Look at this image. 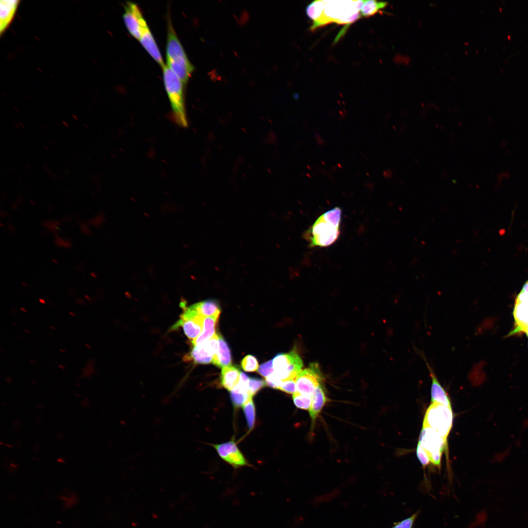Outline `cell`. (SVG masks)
Wrapping results in <instances>:
<instances>
[{
    "label": "cell",
    "mask_w": 528,
    "mask_h": 528,
    "mask_svg": "<svg viewBox=\"0 0 528 528\" xmlns=\"http://www.w3.org/2000/svg\"><path fill=\"white\" fill-rule=\"evenodd\" d=\"M188 357L196 363L207 364L212 362L213 354L206 342L200 345L194 346Z\"/></svg>",
    "instance_id": "cell-21"
},
{
    "label": "cell",
    "mask_w": 528,
    "mask_h": 528,
    "mask_svg": "<svg viewBox=\"0 0 528 528\" xmlns=\"http://www.w3.org/2000/svg\"><path fill=\"white\" fill-rule=\"evenodd\" d=\"M324 379L320 367L316 363H311L302 370L296 378L297 392L312 396L316 388Z\"/></svg>",
    "instance_id": "cell-9"
},
{
    "label": "cell",
    "mask_w": 528,
    "mask_h": 528,
    "mask_svg": "<svg viewBox=\"0 0 528 528\" xmlns=\"http://www.w3.org/2000/svg\"><path fill=\"white\" fill-rule=\"evenodd\" d=\"M20 0H2L0 1V34L2 35L13 20Z\"/></svg>",
    "instance_id": "cell-16"
},
{
    "label": "cell",
    "mask_w": 528,
    "mask_h": 528,
    "mask_svg": "<svg viewBox=\"0 0 528 528\" xmlns=\"http://www.w3.org/2000/svg\"><path fill=\"white\" fill-rule=\"evenodd\" d=\"M59 367H60V368H61V369H66L65 367H64V366H61V365H59Z\"/></svg>",
    "instance_id": "cell-45"
},
{
    "label": "cell",
    "mask_w": 528,
    "mask_h": 528,
    "mask_svg": "<svg viewBox=\"0 0 528 528\" xmlns=\"http://www.w3.org/2000/svg\"><path fill=\"white\" fill-rule=\"evenodd\" d=\"M241 366L246 372H254L257 370L259 364L257 358L254 356L247 355L242 359Z\"/></svg>",
    "instance_id": "cell-26"
},
{
    "label": "cell",
    "mask_w": 528,
    "mask_h": 528,
    "mask_svg": "<svg viewBox=\"0 0 528 528\" xmlns=\"http://www.w3.org/2000/svg\"><path fill=\"white\" fill-rule=\"evenodd\" d=\"M219 334V347L218 352L213 358L212 363L220 368L230 366L231 363V354L228 344L222 336Z\"/></svg>",
    "instance_id": "cell-19"
},
{
    "label": "cell",
    "mask_w": 528,
    "mask_h": 528,
    "mask_svg": "<svg viewBox=\"0 0 528 528\" xmlns=\"http://www.w3.org/2000/svg\"><path fill=\"white\" fill-rule=\"evenodd\" d=\"M182 306L184 312L172 329L181 326L186 336L192 342L201 333L205 317L198 313L193 305L188 308H186L184 304Z\"/></svg>",
    "instance_id": "cell-8"
},
{
    "label": "cell",
    "mask_w": 528,
    "mask_h": 528,
    "mask_svg": "<svg viewBox=\"0 0 528 528\" xmlns=\"http://www.w3.org/2000/svg\"><path fill=\"white\" fill-rule=\"evenodd\" d=\"M24 331L27 332V333H29V331H28V330H24Z\"/></svg>",
    "instance_id": "cell-51"
},
{
    "label": "cell",
    "mask_w": 528,
    "mask_h": 528,
    "mask_svg": "<svg viewBox=\"0 0 528 528\" xmlns=\"http://www.w3.org/2000/svg\"><path fill=\"white\" fill-rule=\"evenodd\" d=\"M241 372L235 366H228L222 368L221 372V383L229 391H232L239 383Z\"/></svg>",
    "instance_id": "cell-20"
},
{
    "label": "cell",
    "mask_w": 528,
    "mask_h": 528,
    "mask_svg": "<svg viewBox=\"0 0 528 528\" xmlns=\"http://www.w3.org/2000/svg\"><path fill=\"white\" fill-rule=\"evenodd\" d=\"M429 371L431 379V403L444 405L451 408V401L448 394L438 379L434 370L426 360L425 355L421 354Z\"/></svg>",
    "instance_id": "cell-13"
},
{
    "label": "cell",
    "mask_w": 528,
    "mask_h": 528,
    "mask_svg": "<svg viewBox=\"0 0 528 528\" xmlns=\"http://www.w3.org/2000/svg\"><path fill=\"white\" fill-rule=\"evenodd\" d=\"M20 309L21 310H22V311H23L24 312H26L27 311V310L23 308H21Z\"/></svg>",
    "instance_id": "cell-42"
},
{
    "label": "cell",
    "mask_w": 528,
    "mask_h": 528,
    "mask_svg": "<svg viewBox=\"0 0 528 528\" xmlns=\"http://www.w3.org/2000/svg\"><path fill=\"white\" fill-rule=\"evenodd\" d=\"M510 451V449L508 448L503 452L497 453L495 455L494 459L497 462H501L509 455Z\"/></svg>",
    "instance_id": "cell-32"
},
{
    "label": "cell",
    "mask_w": 528,
    "mask_h": 528,
    "mask_svg": "<svg viewBox=\"0 0 528 528\" xmlns=\"http://www.w3.org/2000/svg\"><path fill=\"white\" fill-rule=\"evenodd\" d=\"M272 360H269L262 364L258 370V373L265 378L274 373Z\"/></svg>",
    "instance_id": "cell-31"
},
{
    "label": "cell",
    "mask_w": 528,
    "mask_h": 528,
    "mask_svg": "<svg viewBox=\"0 0 528 528\" xmlns=\"http://www.w3.org/2000/svg\"><path fill=\"white\" fill-rule=\"evenodd\" d=\"M247 424L249 429L254 425L255 420V407L252 397H250L242 406Z\"/></svg>",
    "instance_id": "cell-24"
},
{
    "label": "cell",
    "mask_w": 528,
    "mask_h": 528,
    "mask_svg": "<svg viewBox=\"0 0 528 528\" xmlns=\"http://www.w3.org/2000/svg\"><path fill=\"white\" fill-rule=\"evenodd\" d=\"M60 351H61V352H64V353H65V352H66L65 351H64V350H62L61 349H60Z\"/></svg>",
    "instance_id": "cell-49"
},
{
    "label": "cell",
    "mask_w": 528,
    "mask_h": 528,
    "mask_svg": "<svg viewBox=\"0 0 528 528\" xmlns=\"http://www.w3.org/2000/svg\"><path fill=\"white\" fill-rule=\"evenodd\" d=\"M522 441L520 440H518L515 442V445L517 447H520L521 446Z\"/></svg>",
    "instance_id": "cell-38"
},
{
    "label": "cell",
    "mask_w": 528,
    "mask_h": 528,
    "mask_svg": "<svg viewBox=\"0 0 528 528\" xmlns=\"http://www.w3.org/2000/svg\"><path fill=\"white\" fill-rule=\"evenodd\" d=\"M388 3L384 1L363 0L360 10V16L364 17L373 16L386 7Z\"/></svg>",
    "instance_id": "cell-23"
},
{
    "label": "cell",
    "mask_w": 528,
    "mask_h": 528,
    "mask_svg": "<svg viewBox=\"0 0 528 528\" xmlns=\"http://www.w3.org/2000/svg\"><path fill=\"white\" fill-rule=\"evenodd\" d=\"M265 382L261 379L255 377H249L248 382V391L251 396H254L259 390L265 386Z\"/></svg>",
    "instance_id": "cell-27"
},
{
    "label": "cell",
    "mask_w": 528,
    "mask_h": 528,
    "mask_svg": "<svg viewBox=\"0 0 528 528\" xmlns=\"http://www.w3.org/2000/svg\"><path fill=\"white\" fill-rule=\"evenodd\" d=\"M52 261H53V262L54 263H56V264H57V261H56V260H54V259H52Z\"/></svg>",
    "instance_id": "cell-47"
},
{
    "label": "cell",
    "mask_w": 528,
    "mask_h": 528,
    "mask_svg": "<svg viewBox=\"0 0 528 528\" xmlns=\"http://www.w3.org/2000/svg\"><path fill=\"white\" fill-rule=\"evenodd\" d=\"M212 445L220 457L234 468L247 464L244 456L233 440Z\"/></svg>",
    "instance_id": "cell-11"
},
{
    "label": "cell",
    "mask_w": 528,
    "mask_h": 528,
    "mask_svg": "<svg viewBox=\"0 0 528 528\" xmlns=\"http://www.w3.org/2000/svg\"><path fill=\"white\" fill-rule=\"evenodd\" d=\"M294 405L298 408L308 410L311 404V396L302 394L296 392L292 395Z\"/></svg>",
    "instance_id": "cell-25"
},
{
    "label": "cell",
    "mask_w": 528,
    "mask_h": 528,
    "mask_svg": "<svg viewBox=\"0 0 528 528\" xmlns=\"http://www.w3.org/2000/svg\"><path fill=\"white\" fill-rule=\"evenodd\" d=\"M90 275H91L92 276L94 277H96V275H95V273H93V272L91 273H90Z\"/></svg>",
    "instance_id": "cell-43"
},
{
    "label": "cell",
    "mask_w": 528,
    "mask_h": 528,
    "mask_svg": "<svg viewBox=\"0 0 528 528\" xmlns=\"http://www.w3.org/2000/svg\"><path fill=\"white\" fill-rule=\"evenodd\" d=\"M363 0H315L307 7V16L313 21V30L331 22L347 26L361 18Z\"/></svg>",
    "instance_id": "cell-1"
},
{
    "label": "cell",
    "mask_w": 528,
    "mask_h": 528,
    "mask_svg": "<svg viewBox=\"0 0 528 528\" xmlns=\"http://www.w3.org/2000/svg\"><path fill=\"white\" fill-rule=\"evenodd\" d=\"M524 332L526 334L527 336L528 337V326L526 328V329H525V330L524 331Z\"/></svg>",
    "instance_id": "cell-41"
},
{
    "label": "cell",
    "mask_w": 528,
    "mask_h": 528,
    "mask_svg": "<svg viewBox=\"0 0 528 528\" xmlns=\"http://www.w3.org/2000/svg\"><path fill=\"white\" fill-rule=\"evenodd\" d=\"M272 362L274 373L281 381L296 379L303 366L301 358L294 350L278 354Z\"/></svg>",
    "instance_id": "cell-6"
},
{
    "label": "cell",
    "mask_w": 528,
    "mask_h": 528,
    "mask_svg": "<svg viewBox=\"0 0 528 528\" xmlns=\"http://www.w3.org/2000/svg\"><path fill=\"white\" fill-rule=\"evenodd\" d=\"M515 327L509 336L524 332L528 326V293L521 291L516 298L513 310Z\"/></svg>",
    "instance_id": "cell-10"
},
{
    "label": "cell",
    "mask_w": 528,
    "mask_h": 528,
    "mask_svg": "<svg viewBox=\"0 0 528 528\" xmlns=\"http://www.w3.org/2000/svg\"><path fill=\"white\" fill-rule=\"evenodd\" d=\"M79 225L81 228V231L83 234L90 235V230L88 226L85 223L80 222L79 223Z\"/></svg>",
    "instance_id": "cell-35"
},
{
    "label": "cell",
    "mask_w": 528,
    "mask_h": 528,
    "mask_svg": "<svg viewBox=\"0 0 528 528\" xmlns=\"http://www.w3.org/2000/svg\"><path fill=\"white\" fill-rule=\"evenodd\" d=\"M39 301H40V303H42L43 304H44L45 303V300L43 298H40L39 299Z\"/></svg>",
    "instance_id": "cell-40"
},
{
    "label": "cell",
    "mask_w": 528,
    "mask_h": 528,
    "mask_svg": "<svg viewBox=\"0 0 528 528\" xmlns=\"http://www.w3.org/2000/svg\"><path fill=\"white\" fill-rule=\"evenodd\" d=\"M193 305L203 317L211 316L220 313L219 304L215 300H207Z\"/></svg>",
    "instance_id": "cell-22"
},
{
    "label": "cell",
    "mask_w": 528,
    "mask_h": 528,
    "mask_svg": "<svg viewBox=\"0 0 528 528\" xmlns=\"http://www.w3.org/2000/svg\"><path fill=\"white\" fill-rule=\"evenodd\" d=\"M522 427L524 429L528 428V417L525 418L523 421Z\"/></svg>",
    "instance_id": "cell-37"
},
{
    "label": "cell",
    "mask_w": 528,
    "mask_h": 528,
    "mask_svg": "<svg viewBox=\"0 0 528 528\" xmlns=\"http://www.w3.org/2000/svg\"><path fill=\"white\" fill-rule=\"evenodd\" d=\"M43 224L50 231L55 232L58 229L59 222L57 220L46 221Z\"/></svg>",
    "instance_id": "cell-33"
},
{
    "label": "cell",
    "mask_w": 528,
    "mask_h": 528,
    "mask_svg": "<svg viewBox=\"0 0 528 528\" xmlns=\"http://www.w3.org/2000/svg\"><path fill=\"white\" fill-rule=\"evenodd\" d=\"M85 298H87V299L88 300H90V297H89V296H88V295H85Z\"/></svg>",
    "instance_id": "cell-46"
},
{
    "label": "cell",
    "mask_w": 528,
    "mask_h": 528,
    "mask_svg": "<svg viewBox=\"0 0 528 528\" xmlns=\"http://www.w3.org/2000/svg\"><path fill=\"white\" fill-rule=\"evenodd\" d=\"M76 302L78 304H83L85 303L84 301L81 299H77Z\"/></svg>",
    "instance_id": "cell-39"
},
{
    "label": "cell",
    "mask_w": 528,
    "mask_h": 528,
    "mask_svg": "<svg viewBox=\"0 0 528 528\" xmlns=\"http://www.w3.org/2000/svg\"><path fill=\"white\" fill-rule=\"evenodd\" d=\"M123 17L127 28L130 33L136 39L140 37V21L143 15L138 6L134 3L128 1L124 7Z\"/></svg>",
    "instance_id": "cell-12"
},
{
    "label": "cell",
    "mask_w": 528,
    "mask_h": 528,
    "mask_svg": "<svg viewBox=\"0 0 528 528\" xmlns=\"http://www.w3.org/2000/svg\"><path fill=\"white\" fill-rule=\"evenodd\" d=\"M220 314L204 318L201 333L192 342L194 346L200 345L213 337L216 333V327L218 323Z\"/></svg>",
    "instance_id": "cell-18"
},
{
    "label": "cell",
    "mask_w": 528,
    "mask_h": 528,
    "mask_svg": "<svg viewBox=\"0 0 528 528\" xmlns=\"http://www.w3.org/2000/svg\"><path fill=\"white\" fill-rule=\"evenodd\" d=\"M164 84L172 109L173 119L178 125L186 127L183 86L181 81L166 66L163 68Z\"/></svg>",
    "instance_id": "cell-4"
},
{
    "label": "cell",
    "mask_w": 528,
    "mask_h": 528,
    "mask_svg": "<svg viewBox=\"0 0 528 528\" xmlns=\"http://www.w3.org/2000/svg\"><path fill=\"white\" fill-rule=\"evenodd\" d=\"M22 285H23V286H27V285H26V284H25L24 283H23V282H22Z\"/></svg>",
    "instance_id": "cell-48"
},
{
    "label": "cell",
    "mask_w": 528,
    "mask_h": 528,
    "mask_svg": "<svg viewBox=\"0 0 528 528\" xmlns=\"http://www.w3.org/2000/svg\"><path fill=\"white\" fill-rule=\"evenodd\" d=\"M55 240L54 241L56 245L59 247H64L65 248H69L71 246L70 242L66 240H64L61 238L57 236H55Z\"/></svg>",
    "instance_id": "cell-34"
},
{
    "label": "cell",
    "mask_w": 528,
    "mask_h": 528,
    "mask_svg": "<svg viewBox=\"0 0 528 528\" xmlns=\"http://www.w3.org/2000/svg\"><path fill=\"white\" fill-rule=\"evenodd\" d=\"M167 66L186 84L194 70L171 22H169L166 45Z\"/></svg>",
    "instance_id": "cell-3"
},
{
    "label": "cell",
    "mask_w": 528,
    "mask_h": 528,
    "mask_svg": "<svg viewBox=\"0 0 528 528\" xmlns=\"http://www.w3.org/2000/svg\"><path fill=\"white\" fill-rule=\"evenodd\" d=\"M418 443L428 453L430 463L437 467L440 466L442 454L446 447V440L434 429L427 426H422Z\"/></svg>",
    "instance_id": "cell-7"
},
{
    "label": "cell",
    "mask_w": 528,
    "mask_h": 528,
    "mask_svg": "<svg viewBox=\"0 0 528 528\" xmlns=\"http://www.w3.org/2000/svg\"><path fill=\"white\" fill-rule=\"evenodd\" d=\"M86 346L87 347H88V348H90V347L89 346H88V344H86Z\"/></svg>",
    "instance_id": "cell-50"
},
{
    "label": "cell",
    "mask_w": 528,
    "mask_h": 528,
    "mask_svg": "<svg viewBox=\"0 0 528 528\" xmlns=\"http://www.w3.org/2000/svg\"><path fill=\"white\" fill-rule=\"evenodd\" d=\"M69 314L70 315H71L72 316H75V314L74 313H73V312H69Z\"/></svg>",
    "instance_id": "cell-44"
},
{
    "label": "cell",
    "mask_w": 528,
    "mask_h": 528,
    "mask_svg": "<svg viewBox=\"0 0 528 528\" xmlns=\"http://www.w3.org/2000/svg\"><path fill=\"white\" fill-rule=\"evenodd\" d=\"M416 454L419 462L423 466H426L430 463V460L428 453L418 443V444L416 448Z\"/></svg>",
    "instance_id": "cell-30"
},
{
    "label": "cell",
    "mask_w": 528,
    "mask_h": 528,
    "mask_svg": "<svg viewBox=\"0 0 528 528\" xmlns=\"http://www.w3.org/2000/svg\"><path fill=\"white\" fill-rule=\"evenodd\" d=\"M341 213L340 208L336 207L317 219L304 234L309 246L327 247L336 241L340 233Z\"/></svg>",
    "instance_id": "cell-2"
},
{
    "label": "cell",
    "mask_w": 528,
    "mask_h": 528,
    "mask_svg": "<svg viewBox=\"0 0 528 528\" xmlns=\"http://www.w3.org/2000/svg\"><path fill=\"white\" fill-rule=\"evenodd\" d=\"M278 389L286 393L293 395L297 392L296 379L283 381Z\"/></svg>",
    "instance_id": "cell-29"
},
{
    "label": "cell",
    "mask_w": 528,
    "mask_h": 528,
    "mask_svg": "<svg viewBox=\"0 0 528 528\" xmlns=\"http://www.w3.org/2000/svg\"><path fill=\"white\" fill-rule=\"evenodd\" d=\"M419 513L418 511L410 517L395 523L392 528H412Z\"/></svg>",
    "instance_id": "cell-28"
},
{
    "label": "cell",
    "mask_w": 528,
    "mask_h": 528,
    "mask_svg": "<svg viewBox=\"0 0 528 528\" xmlns=\"http://www.w3.org/2000/svg\"><path fill=\"white\" fill-rule=\"evenodd\" d=\"M521 291L528 293V280L523 285Z\"/></svg>",
    "instance_id": "cell-36"
},
{
    "label": "cell",
    "mask_w": 528,
    "mask_h": 528,
    "mask_svg": "<svg viewBox=\"0 0 528 528\" xmlns=\"http://www.w3.org/2000/svg\"><path fill=\"white\" fill-rule=\"evenodd\" d=\"M453 414L451 408L431 403L426 410L422 426H428L447 440L453 425Z\"/></svg>",
    "instance_id": "cell-5"
},
{
    "label": "cell",
    "mask_w": 528,
    "mask_h": 528,
    "mask_svg": "<svg viewBox=\"0 0 528 528\" xmlns=\"http://www.w3.org/2000/svg\"><path fill=\"white\" fill-rule=\"evenodd\" d=\"M311 404L308 410L311 420L310 431L313 430L316 420L328 401L325 388L321 384L315 390L311 396Z\"/></svg>",
    "instance_id": "cell-15"
},
{
    "label": "cell",
    "mask_w": 528,
    "mask_h": 528,
    "mask_svg": "<svg viewBox=\"0 0 528 528\" xmlns=\"http://www.w3.org/2000/svg\"><path fill=\"white\" fill-rule=\"evenodd\" d=\"M249 377L243 373H241L238 385L230 391L232 402L235 407L242 406L250 397L248 391Z\"/></svg>",
    "instance_id": "cell-17"
},
{
    "label": "cell",
    "mask_w": 528,
    "mask_h": 528,
    "mask_svg": "<svg viewBox=\"0 0 528 528\" xmlns=\"http://www.w3.org/2000/svg\"><path fill=\"white\" fill-rule=\"evenodd\" d=\"M139 40L146 50L163 68L165 65L164 64L161 53L153 34L143 17L142 18L140 21V37Z\"/></svg>",
    "instance_id": "cell-14"
}]
</instances>
